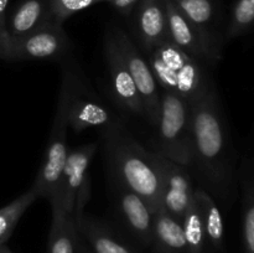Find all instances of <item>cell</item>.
<instances>
[{"mask_svg": "<svg viewBox=\"0 0 254 253\" xmlns=\"http://www.w3.org/2000/svg\"><path fill=\"white\" fill-rule=\"evenodd\" d=\"M52 222L46 253H77L78 230L74 215L57 205H51Z\"/></svg>", "mask_w": 254, "mask_h": 253, "instance_id": "ac0fdd59", "label": "cell"}, {"mask_svg": "<svg viewBox=\"0 0 254 253\" xmlns=\"http://www.w3.org/2000/svg\"><path fill=\"white\" fill-rule=\"evenodd\" d=\"M240 181L242 188L243 245L246 253H254V155L243 159Z\"/></svg>", "mask_w": 254, "mask_h": 253, "instance_id": "ffe728a7", "label": "cell"}, {"mask_svg": "<svg viewBox=\"0 0 254 253\" xmlns=\"http://www.w3.org/2000/svg\"><path fill=\"white\" fill-rule=\"evenodd\" d=\"M77 253H93L91 251V248L88 247V245L86 243V241L81 237V235L78 233V246H77Z\"/></svg>", "mask_w": 254, "mask_h": 253, "instance_id": "83f0119b", "label": "cell"}, {"mask_svg": "<svg viewBox=\"0 0 254 253\" xmlns=\"http://www.w3.org/2000/svg\"><path fill=\"white\" fill-rule=\"evenodd\" d=\"M133 14V32L138 47L149 52L169 41L168 10L165 0H140Z\"/></svg>", "mask_w": 254, "mask_h": 253, "instance_id": "7c38bea8", "label": "cell"}, {"mask_svg": "<svg viewBox=\"0 0 254 253\" xmlns=\"http://www.w3.org/2000/svg\"><path fill=\"white\" fill-rule=\"evenodd\" d=\"M71 50V41L64 32L62 24L51 20L26 36L9 40V42L0 49V59L6 61H57L67 59Z\"/></svg>", "mask_w": 254, "mask_h": 253, "instance_id": "ba28073f", "label": "cell"}, {"mask_svg": "<svg viewBox=\"0 0 254 253\" xmlns=\"http://www.w3.org/2000/svg\"><path fill=\"white\" fill-rule=\"evenodd\" d=\"M77 230L93 253H135L129 243L122 240L106 223L81 212L74 215Z\"/></svg>", "mask_w": 254, "mask_h": 253, "instance_id": "9a60e30c", "label": "cell"}, {"mask_svg": "<svg viewBox=\"0 0 254 253\" xmlns=\"http://www.w3.org/2000/svg\"><path fill=\"white\" fill-rule=\"evenodd\" d=\"M168 10L169 40L190 56L206 64L221 59V45L208 30L193 25L171 0H165Z\"/></svg>", "mask_w": 254, "mask_h": 253, "instance_id": "9c48e42d", "label": "cell"}, {"mask_svg": "<svg viewBox=\"0 0 254 253\" xmlns=\"http://www.w3.org/2000/svg\"><path fill=\"white\" fill-rule=\"evenodd\" d=\"M195 202L200 210L207 245L215 252L222 253L225 250V225L220 207L213 196L201 186L195 190Z\"/></svg>", "mask_w": 254, "mask_h": 253, "instance_id": "d6986e66", "label": "cell"}, {"mask_svg": "<svg viewBox=\"0 0 254 253\" xmlns=\"http://www.w3.org/2000/svg\"><path fill=\"white\" fill-rule=\"evenodd\" d=\"M254 26V0H238L233 6L230 25L227 29L228 39H235L250 31Z\"/></svg>", "mask_w": 254, "mask_h": 253, "instance_id": "cb8c5ba5", "label": "cell"}, {"mask_svg": "<svg viewBox=\"0 0 254 253\" xmlns=\"http://www.w3.org/2000/svg\"><path fill=\"white\" fill-rule=\"evenodd\" d=\"M161 184V207L181 222L195 200L196 186L189 168L154 151Z\"/></svg>", "mask_w": 254, "mask_h": 253, "instance_id": "30bf717a", "label": "cell"}, {"mask_svg": "<svg viewBox=\"0 0 254 253\" xmlns=\"http://www.w3.org/2000/svg\"><path fill=\"white\" fill-rule=\"evenodd\" d=\"M113 207L129 233L139 243L150 248L153 241L154 212L146 201L133 191L116 184L113 191Z\"/></svg>", "mask_w": 254, "mask_h": 253, "instance_id": "8fae6325", "label": "cell"}, {"mask_svg": "<svg viewBox=\"0 0 254 253\" xmlns=\"http://www.w3.org/2000/svg\"><path fill=\"white\" fill-rule=\"evenodd\" d=\"M37 198H40L39 195L31 186L29 190L0 208V245H5L11 237L20 218Z\"/></svg>", "mask_w": 254, "mask_h": 253, "instance_id": "44dd1931", "label": "cell"}, {"mask_svg": "<svg viewBox=\"0 0 254 253\" xmlns=\"http://www.w3.org/2000/svg\"><path fill=\"white\" fill-rule=\"evenodd\" d=\"M76 92L68 108V126L76 133L88 128L106 129L116 122L117 117L96 97Z\"/></svg>", "mask_w": 254, "mask_h": 253, "instance_id": "5bb4252c", "label": "cell"}, {"mask_svg": "<svg viewBox=\"0 0 254 253\" xmlns=\"http://www.w3.org/2000/svg\"><path fill=\"white\" fill-rule=\"evenodd\" d=\"M97 150L98 145L96 143H89L68 151L62 169L59 189L50 200L51 205L60 206L72 215L84 212L91 197L89 166Z\"/></svg>", "mask_w": 254, "mask_h": 253, "instance_id": "8992f818", "label": "cell"}, {"mask_svg": "<svg viewBox=\"0 0 254 253\" xmlns=\"http://www.w3.org/2000/svg\"><path fill=\"white\" fill-rule=\"evenodd\" d=\"M49 0H24L6 17V30L10 40L20 39L51 21Z\"/></svg>", "mask_w": 254, "mask_h": 253, "instance_id": "2e32d148", "label": "cell"}, {"mask_svg": "<svg viewBox=\"0 0 254 253\" xmlns=\"http://www.w3.org/2000/svg\"><path fill=\"white\" fill-rule=\"evenodd\" d=\"M191 107L192 163L202 186L225 202L235 195V155L220 96L212 87Z\"/></svg>", "mask_w": 254, "mask_h": 253, "instance_id": "6da1fadb", "label": "cell"}, {"mask_svg": "<svg viewBox=\"0 0 254 253\" xmlns=\"http://www.w3.org/2000/svg\"><path fill=\"white\" fill-rule=\"evenodd\" d=\"M181 225H183L184 235H185L186 243H188L189 253H205L207 241H206L205 228H203L200 210H198L195 200L188 212L184 215Z\"/></svg>", "mask_w": 254, "mask_h": 253, "instance_id": "7402d4cb", "label": "cell"}, {"mask_svg": "<svg viewBox=\"0 0 254 253\" xmlns=\"http://www.w3.org/2000/svg\"><path fill=\"white\" fill-rule=\"evenodd\" d=\"M104 56L111 78L112 92L117 103L124 111L139 117H145L144 106L141 102L138 88L122 59L121 54L117 50L116 44L108 34L104 40Z\"/></svg>", "mask_w": 254, "mask_h": 253, "instance_id": "4fadbf2b", "label": "cell"}, {"mask_svg": "<svg viewBox=\"0 0 254 253\" xmlns=\"http://www.w3.org/2000/svg\"><path fill=\"white\" fill-rule=\"evenodd\" d=\"M81 88L77 71L71 64H64L62 69L61 87L56 114L50 131L45 158L37 171L32 188L39 197L51 200L59 189L62 169L66 163L69 149L67 145V129L68 126V108L76 92Z\"/></svg>", "mask_w": 254, "mask_h": 253, "instance_id": "277c9868", "label": "cell"}, {"mask_svg": "<svg viewBox=\"0 0 254 253\" xmlns=\"http://www.w3.org/2000/svg\"><path fill=\"white\" fill-rule=\"evenodd\" d=\"M0 253H12L6 245H0Z\"/></svg>", "mask_w": 254, "mask_h": 253, "instance_id": "f1b7e54d", "label": "cell"}, {"mask_svg": "<svg viewBox=\"0 0 254 253\" xmlns=\"http://www.w3.org/2000/svg\"><path fill=\"white\" fill-rule=\"evenodd\" d=\"M150 248L154 253H189L183 225L161 206L154 213Z\"/></svg>", "mask_w": 254, "mask_h": 253, "instance_id": "e0dca14e", "label": "cell"}, {"mask_svg": "<svg viewBox=\"0 0 254 253\" xmlns=\"http://www.w3.org/2000/svg\"><path fill=\"white\" fill-rule=\"evenodd\" d=\"M193 25L211 31L210 26L216 16L213 0H171Z\"/></svg>", "mask_w": 254, "mask_h": 253, "instance_id": "603a6c76", "label": "cell"}, {"mask_svg": "<svg viewBox=\"0 0 254 253\" xmlns=\"http://www.w3.org/2000/svg\"><path fill=\"white\" fill-rule=\"evenodd\" d=\"M103 138L117 185L143 197L155 213L161 206V184L153 151L146 150L119 119L103 129Z\"/></svg>", "mask_w": 254, "mask_h": 253, "instance_id": "7a4b0ae2", "label": "cell"}, {"mask_svg": "<svg viewBox=\"0 0 254 253\" xmlns=\"http://www.w3.org/2000/svg\"><path fill=\"white\" fill-rule=\"evenodd\" d=\"M146 55L160 89L180 97L189 104L195 103L215 87L206 68L207 64L188 55L170 40L154 47Z\"/></svg>", "mask_w": 254, "mask_h": 253, "instance_id": "3957f363", "label": "cell"}, {"mask_svg": "<svg viewBox=\"0 0 254 253\" xmlns=\"http://www.w3.org/2000/svg\"><path fill=\"white\" fill-rule=\"evenodd\" d=\"M156 129V153L190 169L192 163L191 107L169 92H161Z\"/></svg>", "mask_w": 254, "mask_h": 253, "instance_id": "5b68a950", "label": "cell"}, {"mask_svg": "<svg viewBox=\"0 0 254 253\" xmlns=\"http://www.w3.org/2000/svg\"><path fill=\"white\" fill-rule=\"evenodd\" d=\"M106 2H109L116 10H118L122 15H131L136 5L140 2V0H106Z\"/></svg>", "mask_w": 254, "mask_h": 253, "instance_id": "4316f807", "label": "cell"}, {"mask_svg": "<svg viewBox=\"0 0 254 253\" xmlns=\"http://www.w3.org/2000/svg\"><path fill=\"white\" fill-rule=\"evenodd\" d=\"M107 34L112 37L121 54L144 106V118L155 126L160 109V87L156 82L148 60L140 52L134 40L119 26H112Z\"/></svg>", "mask_w": 254, "mask_h": 253, "instance_id": "52a82bcc", "label": "cell"}, {"mask_svg": "<svg viewBox=\"0 0 254 253\" xmlns=\"http://www.w3.org/2000/svg\"><path fill=\"white\" fill-rule=\"evenodd\" d=\"M7 4H9V0H0V49H2L10 40L6 30Z\"/></svg>", "mask_w": 254, "mask_h": 253, "instance_id": "484cf974", "label": "cell"}, {"mask_svg": "<svg viewBox=\"0 0 254 253\" xmlns=\"http://www.w3.org/2000/svg\"><path fill=\"white\" fill-rule=\"evenodd\" d=\"M98 2H106V0H49L52 19L60 24H64L76 12Z\"/></svg>", "mask_w": 254, "mask_h": 253, "instance_id": "d4e9b609", "label": "cell"}]
</instances>
